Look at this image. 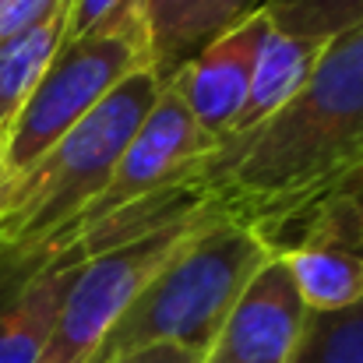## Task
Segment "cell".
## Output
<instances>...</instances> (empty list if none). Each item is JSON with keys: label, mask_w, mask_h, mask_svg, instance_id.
<instances>
[{"label": "cell", "mask_w": 363, "mask_h": 363, "mask_svg": "<svg viewBox=\"0 0 363 363\" xmlns=\"http://www.w3.org/2000/svg\"><path fill=\"white\" fill-rule=\"evenodd\" d=\"M363 173V25L335 35L311 82L261 127L223 138L180 184L205 223L257 226Z\"/></svg>", "instance_id": "1"}, {"label": "cell", "mask_w": 363, "mask_h": 363, "mask_svg": "<svg viewBox=\"0 0 363 363\" xmlns=\"http://www.w3.org/2000/svg\"><path fill=\"white\" fill-rule=\"evenodd\" d=\"M162 85L166 82H159L152 67L123 78L39 162L0 187V250H43L85 216L110 184L134 130L162 96Z\"/></svg>", "instance_id": "2"}, {"label": "cell", "mask_w": 363, "mask_h": 363, "mask_svg": "<svg viewBox=\"0 0 363 363\" xmlns=\"http://www.w3.org/2000/svg\"><path fill=\"white\" fill-rule=\"evenodd\" d=\"M272 261L264 243L240 223H205L134 296L92 363H113L141 346L173 342L208 353L247 282Z\"/></svg>", "instance_id": "3"}, {"label": "cell", "mask_w": 363, "mask_h": 363, "mask_svg": "<svg viewBox=\"0 0 363 363\" xmlns=\"http://www.w3.org/2000/svg\"><path fill=\"white\" fill-rule=\"evenodd\" d=\"M145 67H152L145 7L123 11L78 39H64L0 145V187L18 180L74 123L85 121L123 78Z\"/></svg>", "instance_id": "4"}, {"label": "cell", "mask_w": 363, "mask_h": 363, "mask_svg": "<svg viewBox=\"0 0 363 363\" xmlns=\"http://www.w3.org/2000/svg\"><path fill=\"white\" fill-rule=\"evenodd\" d=\"M198 226L205 223L169 226L85 257L39 363H92L96 350L123 318V311L134 303V296L194 237Z\"/></svg>", "instance_id": "5"}, {"label": "cell", "mask_w": 363, "mask_h": 363, "mask_svg": "<svg viewBox=\"0 0 363 363\" xmlns=\"http://www.w3.org/2000/svg\"><path fill=\"white\" fill-rule=\"evenodd\" d=\"M212 148H216V138H208L198 127V121L187 110V103L173 89V82H166L162 96L152 106V113L141 121V127L130 138V145L117 159V169H113L110 184L103 187V194L85 208V216L64 237H57L50 247H67L89 226H96L99 219L117 216L123 208H130V205L180 184L184 173L194 162H201Z\"/></svg>", "instance_id": "6"}, {"label": "cell", "mask_w": 363, "mask_h": 363, "mask_svg": "<svg viewBox=\"0 0 363 363\" xmlns=\"http://www.w3.org/2000/svg\"><path fill=\"white\" fill-rule=\"evenodd\" d=\"M82 264L78 243L32 254L0 250V363H39Z\"/></svg>", "instance_id": "7"}, {"label": "cell", "mask_w": 363, "mask_h": 363, "mask_svg": "<svg viewBox=\"0 0 363 363\" xmlns=\"http://www.w3.org/2000/svg\"><path fill=\"white\" fill-rule=\"evenodd\" d=\"M307 325V307L279 257L243 289L201 363H289Z\"/></svg>", "instance_id": "8"}, {"label": "cell", "mask_w": 363, "mask_h": 363, "mask_svg": "<svg viewBox=\"0 0 363 363\" xmlns=\"http://www.w3.org/2000/svg\"><path fill=\"white\" fill-rule=\"evenodd\" d=\"M268 32H272V21L261 7L237 21L230 32H223L219 39H212L191 64H184L169 78L180 99L187 103L191 117L208 138L219 141L233 130V121L243 110L250 74Z\"/></svg>", "instance_id": "9"}, {"label": "cell", "mask_w": 363, "mask_h": 363, "mask_svg": "<svg viewBox=\"0 0 363 363\" xmlns=\"http://www.w3.org/2000/svg\"><path fill=\"white\" fill-rule=\"evenodd\" d=\"M237 25L230 0H145L148 64L159 82H169L212 39Z\"/></svg>", "instance_id": "10"}, {"label": "cell", "mask_w": 363, "mask_h": 363, "mask_svg": "<svg viewBox=\"0 0 363 363\" xmlns=\"http://www.w3.org/2000/svg\"><path fill=\"white\" fill-rule=\"evenodd\" d=\"M325 46L328 43H303V39H293V35H282V32L272 28L264 35V43H261V53H257V64H254V74H250V89H247V99H243V110L237 113L233 130L226 138H240L247 130L261 127L268 117H275L311 82Z\"/></svg>", "instance_id": "11"}, {"label": "cell", "mask_w": 363, "mask_h": 363, "mask_svg": "<svg viewBox=\"0 0 363 363\" xmlns=\"http://www.w3.org/2000/svg\"><path fill=\"white\" fill-rule=\"evenodd\" d=\"M67 21H71V0L28 25L25 32L11 35L0 43V145L11 134L21 106L35 92L39 78L46 74L50 60L67 39Z\"/></svg>", "instance_id": "12"}, {"label": "cell", "mask_w": 363, "mask_h": 363, "mask_svg": "<svg viewBox=\"0 0 363 363\" xmlns=\"http://www.w3.org/2000/svg\"><path fill=\"white\" fill-rule=\"evenodd\" d=\"M311 314L346 311L363 300V254L307 247L279 257Z\"/></svg>", "instance_id": "13"}, {"label": "cell", "mask_w": 363, "mask_h": 363, "mask_svg": "<svg viewBox=\"0 0 363 363\" xmlns=\"http://www.w3.org/2000/svg\"><path fill=\"white\" fill-rule=\"evenodd\" d=\"M264 14L275 32L303 43H332L363 25V0H268Z\"/></svg>", "instance_id": "14"}, {"label": "cell", "mask_w": 363, "mask_h": 363, "mask_svg": "<svg viewBox=\"0 0 363 363\" xmlns=\"http://www.w3.org/2000/svg\"><path fill=\"white\" fill-rule=\"evenodd\" d=\"M289 363H363V300L332 314L307 311L300 346Z\"/></svg>", "instance_id": "15"}, {"label": "cell", "mask_w": 363, "mask_h": 363, "mask_svg": "<svg viewBox=\"0 0 363 363\" xmlns=\"http://www.w3.org/2000/svg\"><path fill=\"white\" fill-rule=\"evenodd\" d=\"M145 7V0H71V21H67V39H78L92 32L96 25L117 18L123 11Z\"/></svg>", "instance_id": "16"}, {"label": "cell", "mask_w": 363, "mask_h": 363, "mask_svg": "<svg viewBox=\"0 0 363 363\" xmlns=\"http://www.w3.org/2000/svg\"><path fill=\"white\" fill-rule=\"evenodd\" d=\"M60 4H67V0H0V43L25 32L28 25H35L39 18L57 11Z\"/></svg>", "instance_id": "17"}, {"label": "cell", "mask_w": 363, "mask_h": 363, "mask_svg": "<svg viewBox=\"0 0 363 363\" xmlns=\"http://www.w3.org/2000/svg\"><path fill=\"white\" fill-rule=\"evenodd\" d=\"M268 0H230V7H233V18L237 21H243L247 14H254V11H261Z\"/></svg>", "instance_id": "18"}]
</instances>
